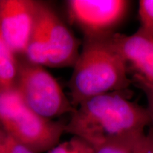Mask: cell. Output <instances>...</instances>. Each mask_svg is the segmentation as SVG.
I'll return each mask as SVG.
<instances>
[{
	"label": "cell",
	"mask_w": 153,
	"mask_h": 153,
	"mask_svg": "<svg viewBox=\"0 0 153 153\" xmlns=\"http://www.w3.org/2000/svg\"><path fill=\"white\" fill-rule=\"evenodd\" d=\"M15 87L26 106L42 117L52 119L74 111L60 84L45 67L19 60Z\"/></svg>",
	"instance_id": "obj_3"
},
{
	"label": "cell",
	"mask_w": 153,
	"mask_h": 153,
	"mask_svg": "<svg viewBox=\"0 0 153 153\" xmlns=\"http://www.w3.org/2000/svg\"><path fill=\"white\" fill-rule=\"evenodd\" d=\"M150 124L146 108L129 101L121 91H115L82 102L65 124V133L94 146L140 136Z\"/></svg>",
	"instance_id": "obj_1"
},
{
	"label": "cell",
	"mask_w": 153,
	"mask_h": 153,
	"mask_svg": "<svg viewBox=\"0 0 153 153\" xmlns=\"http://www.w3.org/2000/svg\"><path fill=\"white\" fill-rule=\"evenodd\" d=\"M39 16L45 28L50 68L73 67L79 54V43L59 15L47 4L39 1Z\"/></svg>",
	"instance_id": "obj_7"
},
{
	"label": "cell",
	"mask_w": 153,
	"mask_h": 153,
	"mask_svg": "<svg viewBox=\"0 0 153 153\" xmlns=\"http://www.w3.org/2000/svg\"><path fill=\"white\" fill-rule=\"evenodd\" d=\"M19 70V60L0 33V87H15Z\"/></svg>",
	"instance_id": "obj_10"
},
{
	"label": "cell",
	"mask_w": 153,
	"mask_h": 153,
	"mask_svg": "<svg viewBox=\"0 0 153 153\" xmlns=\"http://www.w3.org/2000/svg\"><path fill=\"white\" fill-rule=\"evenodd\" d=\"M38 7V1L0 0V33L17 56H24L37 23Z\"/></svg>",
	"instance_id": "obj_6"
},
{
	"label": "cell",
	"mask_w": 153,
	"mask_h": 153,
	"mask_svg": "<svg viewBox=\"0 0 153 153\" xmlns=\"http://www.w3.org/2000/svg\"><path fill=\"white\" fill-rule=\"evenodd\" d=\"M112 40L126 62L128 74L153 85V38L137 30L130 36L114 33Z\"/></svg>",
	"instance_id": "obj_8"
},
{
	"label": "cell",
	"mask_w": 153,
	"mask_h": 153,
	"mask_svg": "<svg viewBox=\"0 0 153 153\" xmlns=\"http://www.w3.org/2000/svg\"><path fill=\"white\" fill-rule=\"evenodd\" d=\"M50 153H93V148L84 140L74 136L70 140L59 143Z\"/></svg>",
	"instance_id": "obj_14"
},
{
	"label": "cell",
	"mask_w": 153,
	"mask_h": 153,
	"mask_svg": "<svg viewBox=\"0 0 153 153\" xmlns=\"http://www.w3.org/2000/svg\"><path fill=\"white\" fill-rule=\"evenodd\" d=\"M147 141H148V137H147V135H145L144 141H143L140 153H147Z\"/></svg>",
	"instance_id": "obj_17"
},
{
	"label": "cell",
	"mask_w": 153,
	"mask_h": 153,
	"mask_svg": "<svg viewBox=\"0 0 153 153\" xmlns=\"http://www.w3.org/2000/svg\"><path fill=\"white\" fill-rule=\"evenodd\" d=\"M39 11V7H38ZM24 58L33 64L43 67L48 66V47L45 28L39 16L32 35L28 41L24 54Z\"/></svg>",
	"instance_id": "obj_9"
},
{
	"label": "cell",
	"mask_w": 153,
	"mask_h": 153,
	"mask_svg": "<svg viewBox=\"0 0 153 153\" xmlns=\"http://www.w3.org/2000/svg\"><path fill=\"white\" fill-rule=\"evenodd\" d=\"M112 35L84 38L68 82L70 101L74 109L88 99L122 91L131 85L126 62Z\"/></svg>",
	"instance_id": "obj_2"
},
{
	"label": "cell",
	"mask_w": 153,
	"mask_h": 153,
	"mask_svg": "<svg viewBox=\"0 0 153 153\" xmlns=\"http://www.w3.org/2000/svg\"><path fill=\"white\" fill-rule=\"evenodd\" d=\"M130 1L125 0H70L66 3L70 23L83 33L84 38L114 33L125 18Z\"/></svg>",
	"instance_id": "obj_4"
},
{
	"label": "cell",
	"mask_w": 153,
	"mask_h": 153,
	"mask_svg": "<svg viewBox=\"0 0 153 153\" xmlns=\"http://www.w3.org/2000/svg\"><path fill=\"white\" fill-rule=\"evenodd\" d=\"M0 153H34L0 128Z\"/></svg>",
	"instance_id": "obj_15"
},
{
	"label": "cell",
	"mask_w": 153,
	"mask_h": 153,
	"mask_svg": "<svg viewBox=\"0 0 153 153\" xmlns=\"http://www.w3.org/2000/svg\"><path fill=\"white\" fill-rule=\"evenodd\" d=\"M145 135L94 145L93 153H140Z\"/></svg>",
	"instance_id": "obj_11"
},
{
	"label": "cell",
	"mask_w": 153,
	"mask_h": 153,
	"mask_svg": "<svg viewBox=\"0 0 153 153\" xmlns=\"http://www.w3.org/2000/svg\"><path fill=\"white\" fill-rule=\"evenodd\" d=\"M131 82L140 88L144 92L146 97L147 102H148L146 110L150 118V124H152L153 127V85L147 83L146 82L136 77H132ZM152 131H153V128Z\"/></svg>",
	"instance_id": "obj_16"
},
{
	"label": "cell",
	"mask_w": 153,
	"mask_h": 153,
	"mask_svg": "<svg viewBox=\"0 0 153 153\" xmlns=\"http://www.w3.org/2000/svg\"><path fill=\"white\" fill-rule=\"evenodd\" d=\"M138 13L140 22L138 30L153 38V0H140Z\"/></svg>",
	"instance_id": "obj_13"
},
{
	"label": "cell",
	"mask_w": 153,
	"mask_h": 153,
	"mask_svg": "<svg viewBox=\"0 0 153 153\" xmlns=\"http://www.w3.org/2000/svg\"><path fill=\"white\" fill-rule=\"evenodd\" d=\"M65 124L40 116L25 105L0 123V128L34 153L51 151L60 143Z\"/></svg>",
	"instance_id": "obj_5"
},
{
	"label": "cell",
	"mask_w": 153,
	"mask_h": 153,
	"mask_svg": "<svg viewBox=\"0 0 153 153\" xmlns=\"http://www.w3.org/2000/svg\"><path fill=\"white\" fill-rule=\"evenodd\" d=\"M24 106L16 87L6 89L0 87V123Z\"/></svg>",
	"instance_id": "obj_12"
}]
</instances>
